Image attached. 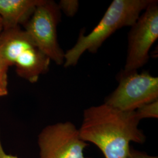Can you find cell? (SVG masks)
I'll return each instance as SVG.
<instances>
[{
  "label": "cell",
  "instance_id": "13",
  "mask_svg": "<svg viewBox=\"0 0 158 158\" xmlns=\"http://www.w3.org/2000/svg\"><path fill=\"white\" fill-rule=\"evenodd\" d=\"M0 158H19L17 156L8 154L4 151L2 145V142H1V135H0Z\"/></svg>",
  "mask_w": 158,
  "mask_h": 158
},
{
  "label": "cell",
  "instance_id": "3",
  "mask_svg": "<svg viewBox=\"0 0 158 158\" xmlns=\"http://www.w3.org/2000/svg\"><path fill=\"white\" fill-rule=\"evenodd\" d=\"M0 53L17 74L29 83H36L48 72L51 60L35 45L20 27L2 30L0 34Z\"/></svg>",
  "mask_w": 158,
  "mask_h": 158
},
{
  "label": "cell",
  "instance_id": "9",
  "mask_svg": "<svg viewBox=\"0 0 158 158\" xmlns=\"http://www.w3.org/2000/svg\"><path fill=\"white\" fill-rule=\"evenodd\" d=\"M135 111L140 120L144 118H158V100L142 106Z\"/></svg>",
  "mask_w": 158,
  "mask_h": 158
},
{
  "label": "cell",
  "instance_id": "7",
  "mask_svg": "<svg viewBox=\"0 0 158 158\" xmlns=\"http://www.w3.org/2000/svg\"><path fill=\"white\" fill-rule=\"evenodd\" d=\"M39 158H90L84 155L88 146L71 122L49 125L38 137Z\"/></svg>",
  "mask_w": 158,
  "mask_h": 158
},
{
  "label": "cell",
  "instance_id": "10",
  "mask_svg": "<svg viewBox=\"0 0 158 158\" xmlns=\"http://www.w3.org/2000/svg\"><path fill=\"white\" fill-rule=\"evenodd\" d=\"M9 68V64L0 53V97L7 96L8 93V70Z\"/></svg>",
  "mask_w": 158,
  "mask_h": 158
},
{
  "label": "cell",
  "instance_id": "1",
  "mask_svg": "<svg viewBox=\"0 0 158 158\" xmlns=\"http://www.w3.org/2000/svg\"><path fill=\"white\" fill-rule=\"evenodd\" d=\"M135 111H123L105 103L85 109L79 129L81 138L95 145L105 158H127L130 143L146 141Z\"/></svg>",
  "mask_w": 158,
  "mask_h": 158
},
{
  "label": "cell",
  "instance_id": "4",
  "mask_svg": "<svg viewBox=\"0 0 158 158\" xmlns=\"http://www.w3.org/2000/svg\"><path fill=\"white\" fill-rule=\"evenodd\" d=\"M62 12L53 1L42 0L32 15L23 25L24 31L35 45L57 65L64 62V52L58 42L57 27Z\"/></svg>",
  "mask_w": 158,
  "mask_h": 158
},
{
  "label": "cell",
  "instance_id": "6",
  "mask_svg": "<svg viewBox=\"0 0 158 158\" xmlns=\"http://www.w3.org/2000/svg\"><path fill=\"white\" fill-rule=\"evenodd\" d=\"M124 72L138 71L146 64L149 52L158 38V1L151 2L131 27Z\"/></svg>",
  "mask_w": 158,
  "mask_h": 158
},
{
  "label": "cell",
  "instance_id": "11",
  "mask_svg": "<svg viewBox=\"0 0 158 158\" xmlns=\"http://www.w3.org/2000/svg\"><path fill=\"white\" fill-rule=\"evenodd\" d=\"M57 4L61 12L69 17H74L79 10L77 0H61Z\"/></svg>",
  "mask_w": 158,
  "mask_h": 158
},
{
  "label": "cell",
  "instance_id": "2",
  "mask_svg": "<svg viewBox=\"0 0 158 158\" xmlns=\"http://www.w3.org/2000/svg\"><path fill=\"white\" fill-rule=\"evenodd\" d=\"M152 0H114L102 19L86 35L81 31L76 44L64 53V68L76 66L85 52L96 53L117 30L132 27Z\"/></svg>",
  "mask_w": 158,
  "mask_h": 158
},
{
  "label": "cell",
  "instance_id": "8",
  "mask_svg": "<svg viewBox=\"0 0 158 158\" xmlns=\"http://www.w3.org/2000/svg\"><path fill=\"white\" fill-rule=\"evenodd\" d=\"M42 0H0L2 30L20 27L32 15Z\"/></svg>",
  "mask_w": 158,
  "mask_h": 158
},
{
  "label": "cell",
  "instance_id": "5",
  "mask_svg": "<svg viewBox=\"0 0 158 158\" xmlns=\"http://www.w3.org/2000/svg\"><path fill=\"white\" fill-rule=\"evenodd\" d=\"M118 85L104 103L123 111H134L142 106L158 100V77L148 72L123 70Z\"/></svg>",
  "mask_w": 158,
  "mask_h": 158
},
{
  "label": "cell",
  "instance_id": "14",
  "mask_svg": "<svg viewBox=\"0 0 158 158\" xmlns=\"http://www.w3.org/2000/svg\"><path fill=\"white\" fill-rule=\"evenodd\" d=\"M2 31V21L0 18V34Z\"/></svg>",
  "mask_w": 158,
  "mask_h": 158
},
{
  "label": "cell",
  "instance_id": "12",
  "mask_svg": "<svg viewBox=\"0 0 158 158\" xmlns=\"http://www.w3.org/2000/svg\"><path fill=\"white\" fill-rule=\"evenodd\" d=\"M127 158H158V156H151L147 153L136 150L130 147V151Z\"/></svg>",
  "mask_w": 158,
  "mask_h": 158
}]
</instances>
